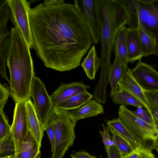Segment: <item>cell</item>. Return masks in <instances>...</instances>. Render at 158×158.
Instances as JSON below:
<instances>
[{
	"label": "cell",
	"instance_id": "1",
	"mask_svg": "<svg viewBox=\"0 0 158 158\" xmlns=\"http://www.w3.org/2000/svg\"><path fill=\"white\" fill-rule=\"evenodd\" d=\"M29 20L32 48L45 66L64 72L80 65L93 43L74 4L45 6L40 4L31 8Z\"/></svg>",
	"mask_w": 158,
	"mask_h": 158
},
{
	"label": "cell",
	"instance_id": "2",
	"mask_svg": "<svg viewBox=\"0 0 158 158\" xmlns=\"http://www.w3.org/2000/svg\"><path fill=\"white\" fill-rule=\"evenodd\" d=\"M6 61L10 75V95L15 103L30 99L31 89L35 75L30 48L19 30L12 27Z\"/></svg>",
	"mask_w": 158,
	"mask_h": 158
},
{
	"label": "cell",
	"instance_id": "3",
	"mask_svg": "<svg viewBox=\"0 0 158 158\" xmlns=\"http://www.w3.org/2000/svg\"><path fill=\"white\" fill-rule=\"evenodd\" d=\"M97 2L101 24V71L98 84L104 87L108 84L111 53L115 34L120 27L127 24L128 18L124 9L117 0H97Z\"/></svg>",
	"mask_w": 158,
	"mask_h": 158
},
{
	"label": "cell",
	"instance_id": "4",
	"mask_svg": "<svg viewBox=\"0 0 158 158\" xmlns=\"http://www.w3.org/2000/svg\"><path fill=\"white\" fill-rule=\"evenodd\" d=\"M69 112V110L54 106L48 118L52 124L54 134L53 158H63L75 139L74 129L76 124L71 119Z\"/></svg>",
	"mask_w": 158,
	"mask_h": 158
},
{
	"label": "cell",
	"instance_id": "5",
	"mask_svg": "<svg viewBox=\"0 0 158 158\" xmlns=\"http://www.w3.org/2000/svg\"><path fill=\"white\" fill-rule=\"evenodd\" d=\"M118 118L132 133L140 146L152 151L158 146V128L134 114L126 107L119 106Z\"/></svg>",
	"mask_w": 158,
	"mask_h": 158
},
{
	"label": "cell",
	"instance_id": "6",
	"mask_svg": "<svg viewBox=\"0 0 158 158\" xmlns=\"http://www.w3.org/2000/svg\"><path fill=\"white\" fill-rule=\"evenodd\" d=\"M11 12V20L29 47L32 48V35L29 20L30 2L26 0H6Z\"/></svg>",
	"mask_w": 158,
	"mask_h": 158
},
{
	"label": "cell",
	"instance_id": "7",
	"mask_svg": "<svg viewBox=\"0 0 158 158\" xmlns=\"http://www.w3.org/2000/svg\"><path fill=\"white\" fill-rule=\"evenodd\" d=\"M139 27L151 37L156 45L155 55H158V0L144 3L138 0Z\"/></svg>",
	"mask_w": 158,
	"mask_h": 158
},
{
	"label": "cell",
	"instance_id": "8",
	"mask_svg": "<svg viewBox=\"0 0 158 158\" xmlns=\"http://www.w3.org/2000/svg\"><path fill=\"white\" fill-rule=\"evenodd\" d=\"M74 2L90 31L93 43L97 44L99 41L101 24L97 0H74Z\"/></svg>",
	"mask_w": 158,
	"mask_h": 158
},
{
	"label": "cell",
	"instance_id": "9",
	"mask_svg": "<svg viewBox=\"0 0 158 158\" xmlns=\"http://www.w3.org/2000/svg\"><path fill=\"white\" fill-rule=\"evenodd\" d=\"M30 95L33 99L34 107L39 120L44 126L54 106L45 85L39 78L35 76L32 82Z\"/></svg>",
	"mask_w": 158,
	"mask_h": 158
},
{
	"label": "cell",
	"instance_id": "10",
	"mask_svg": "<svg viewBox=\"0 0 158 158\" xmlns=\"http://www.w3.org/2000/svg\"><path fill=\"white\" fill-rule=\"evenodd\" d=\"M29 131L26 106L25 102L15 103L11 133L14 140L17 154Z\"/></svg>",
	"mask_w": 158,
	"mask_h": 158
},
{
	"label": "cell",
	"instance_id": "11",
	"mask_svg": "<svg viewBox=\"0 0 158 158\" xmlns=\"http://www.w3.org/2000/svg\"><path fill=\"white\" fill-rule=\"evenodd\" d=\"M131 72L144 91L158 92V72L150 65L140 61Z\"/></svg>",
	"mask_w": 158,
	"mask_h": 158
},
{
	"label": "cell",
	"instance_id": "12",
	"mask_svg": "<svg viewBox=\"0 0 158 158\" xmlns=\"http://www.w3.org/2000/svg\"><path fill=\"white\" fill-rule=\"evenodd\" d=\"M118 88V90H125L135 97L143 104L146 110L153 118L152 110V106L144 91L135 79L129 68L126 73L119 81Z\"/></svg>",
	"mask_w": 158,
	"mask_h": 158
},
{
	"label": "cell",
	"instance_id": "13",
	"mask_svg": "<svg viewBox=\"0 0 158 158\" xmlns=\"http://www.w3.org/2000/svg\"><path fill=\"white\" fill-rule=\"evenodd\" d=\"M90 86L83 82L62 83L50 96L54 106L81 92L87 91Z\"/></svg>",
	"mask_w": 158,
	"mask_h": 158
},
{
	"label": "cell",
	"instance_id": "14",
	"mask_svg": "<svg viewBox=\"0 0 158 158\" xmlns=\"http://www.w3.org/2000/svg\"><path fill=\"white\" fill-rule=\"evenodd\" d=\"M25 103L29 130L41 148L45 131L44 126L40 120L31 99H29Z\"/></svg>",
	"mask_w": 158,
	"mask_h": 158
},
{
	"label": "cell",
	"instance_id": "15",
	"mask_svg": "<svg viewBox=\"0 0 158 158\" xmlns=\"http://www.w3.org/2000/svg\"><path fill=\"white\" fill-rule=\"evenodd\" d=\"M104 113L103 106L95 100H91L79 108L69 111L70 118L76 124L79 120L96 116Z\"/></svg>",
	"mask_w": 158,
	"mask_h": 158
},
{
	"label": "cell",
	"instance_id": "16",
	"mask_svg": "<svg viewBox=\"0 0 158 158\" xmlns=\"http://www.w3.org/2000/svg\"><path fill=\"white\" fill-rule=\"evenodd\" d=\"M128 68L124 65L118 56H115L113 63L111 64L108 77V83L111 86L110 95L112 98L118 91L119 81L126 73Z\"/></svg>",
	"mask_w": 158,
	"mask_h": 158
},
{
	"label": "cell",
	"instance_id": "17",
	"mask_svg": "<svg viewBox=\"0 0 158 158\" xmlns=\"http://www.w3.org/2000/svg\"><path fill=\"white\" fill-rule=\"evenodd\" d=\"M128 62L132 63L140 61L143 57L137 30H130L127 28L126 34Z\"/></svg>",
	"mask_w": 158,
	"mask_h": 158
},
{
	"label": "cell",
	"instance_id": "18",
	"mask_svg": "<svg viewBox=\"0 0 158 158\" xmlns=\"http://www.w3.org/2000/svg\"><path fill=\"white\" fill-rule=\"evenodd\" d=\"M127 28L126 26L120 27L117 31L113 44L112 51L119 58L122 63L127 66L128 58L126 34Z\"/></svg>",
	"mask_w": 158,
	"mask_h": 158
},
{
	"label": "cell",
	"instance_id": "19",
	"mask_svg": "<svg viewBox=\"0 0 158 158\" xmlns=\"http://www.w3.org/2000/svg\"><path fill=\"white\" fill-rule=\"evenodd\" d=\"M40 148L29 130L15 158H35L40 154Z\"/></svg>",
	"mask_w": 158,
	"mask_h": 158
},
{
	"label": "cell",
	"instance_id": "20",
	"mask_svg": "<svg viewBox=\"0 0 158 158\" xmlns=\"http://www.w3.org/2000/svg\"><path fill=\"white\" fill-rule=\"evenodd\" d=\"M81 65L87 77L91 80H95L96 72L101 66V62L94 45L90 48Z\"/></svg>",
	"mask_w": 158,
	"mask_h": 158
},
{
	"label": "cell",
	"instance_id": "21",
	"mask_svg": "<svg viewBox=\"0 0 158 158\" xmlns=\"http://www.w3.org/2000/svg\"><path fill=\"white\" fill-rule=\"evenodd\" d=\"M127 15V28L130 30H137L139 27V4L138 0H117Z\"/></svg>",
	"mask_w": 158,
	"mask_h": 158
},
{
	"label": "cell",
	"instance_id": "22",
	"mask_svg": "<svg viewBox=\"0 0 158 158\" xmlns=\"http://www.w3.org/2000/svg\"><path fill=\"white\" fill-rule=\"evenodd\" d=\"M93 98V94L87 90L58 103L55 106L64 110H72L79 108Z\"/></svg>",
	"mask_w": 158,
	"mask_h": 158
},
{
	"label": "cell",
	"instance_id": "23",
	"mask_svg": "<svg viewBox=\"0 0 158 158\" xmlns=\"http://www.w3.org/2000/svg\"><path fill=\"white\" fill-rule=\"evenodd\" d=\"M114 142V146L123 157L133 152L136 148L127 139L121 135L111 127L108 126Z\"/></svg>",
	"mask_w": 158,
	"mask_h": 158
},
{
	"label": "cell",
	"instance_id": "24",
	"mask_svg": "<svg viewBox=\"0 0 158 158\" xmlns=\"http://www.w3.org/2000/svg\"><path fill=\"white\" fill-rule=\"evenodd\" d=\"M106 124L129 140L136 148L141 147L135 138L118 118L105 119Z\"/></svg>",
	"mask_w": 158,
	"mask_h": 158
},
{
	"label": "cell",
	"instance_id": "25",
	"mask_svg": "<svg viewBox=\"0 0 158 158\" xmlns=\"http://www.w3.org/2000/svg\"><path fill=\"white\" fill-rule=\"evenodd\" d=\"M112 98V102L115 105L120 104L125 107L131 105L135 107H144L143 104L129 92L118 90Z\"/></svg>",
	"mask_w": 158,
	"mask_h": 158
},
{
	"label": "cell",
	"instance_id": "26",
	"mask_svg": "<svg viewBox=\"0 0 158 158\" xmlns=\"http://www.w3.org/2000/svg\"><path fill=\"white\" fill-rule=\"evenodd\" d=\"M10 44V38H0V75L9 83L10 80L6 73V64L8 56Z\"/></svg>",
	"mask_w": 158,
	"mask_h": 158
},
{
	"label": "cell",
	"instance_id": "27",
	"mask_svg": "<svg viewBox=\"0 0 158 158\" xmlns=\"http://www.w3.org/2000/svg\"><path fill=\"white\" fill-rule=\"evenodd\" d=\"M10 8L6 0H1L0 4V38H4L9 35L7 28V23L10 18Z\"/></svg>",
	"mask_w": 158,
	"mask_h": 158
},
{
	"label": "cell",
	"instance_id": "28",
	"mask_svg": "<svg viewBox=\"0 0 158 158\" xmlns=\"http://www.w3.org/2000/svg\"><path fill=\"white\" fill-rule=\"evenodd\" d=\"M140 44L143 56L154 55L156 45L153 40L139 27L138 29Z\"/></svg>",
	"mask_w": 158,
	"mask_h": 158
},
{
	"label": "cell",
	"instance_id": "29",
	"mask_svg": "<svg viewBox=\"0 0 158 158\" xmlns=\"http://www.w3.org/2000/svg\"><path fill=\"white\" fill-rule=\"evenodd\" d=\"M15 152V146L11 134L0 139V153L4 156L14 155Z\"/></svg>",
	"mask_w": 158,
	"mask_h": 158
},
{
	"label": "cell",
	"instance_id": "30",
	"mask_svg": "<svg viewBox=\"0 0 158 158\" xmlns=\"http://www.w3.org/2000/svg\"><path fill=\"white\" fill-rule=\"evenodd\" d=\"M11 126L9 124L8 118L3 109L0 110V139L9 135L11 133Z\"/></svg>",
	"mask_w": 158,
	"mask_h": 158
},
{
	"label": "cell",
	"instance_id": "31",
	"mask_svg": "<svg viewBox=\"0 0 158 158\" xmlns=\"http://www.w3.org/2000/svg\"><path fill=\"white\" fill-rule=\"evenodd\" d=\"M123 158H155L151 151L140 147L136 148L132 153Z\"/></svg>",
	"mask_w": 158,
	"mask_h": 158
},
{
	"label": "cell",
	"instance_id": "32",
	"mask_svg": "<svg viewBox=\"0 0 158 158\" xmlns=\"http://www.w3.org/2000/svg\"><path fill=\"white\" fill-rule=\"evenodd\" d=\"M102 125L103 128V131L99 130V132L102 136V141L105 147L107 155L109 154L110 148L114 146L112 137L109 133L108 127L102 123Z\"/></svg>",
	"mask_w": 158,
	"mask_h": 158
},
{
	"label": "cell",
	"instance_id": "33",
	"mask_svg": "<svg viewBox=\"0 0 158 158\" xmlns=\"http://www.w3.org/2000/svg\"><path fill=\"white\" fill-rule=\"evenodd\" d=\"M136 108L135 110L132 111L134 114L147 123L156 126L154 118L147 110H145L142 107Z\"/></svg>",
	"mask_w": 158,
	"mask_h": 158
},
{
	"label": "cell",
	"instance_id": "34",
	"mask_svg": "<svg viewBox=\"0 0 158 158\" xmlns=\"http://www.w3.org/2000/svg\"><path fill=\"white\" fill-rule=\"evenodd\" d=\"M10 95L9 88L6 84H0V110L3 109Z\"/></svg>",
	"mask_w": 158,
	"mask_h": 158
},
{
	"label": "cell",
	"instance_id": "35",
	"mask_svg": "<svg viewBox=\"0 0 158 158\" xmlns=\"http://www.w3.org/2000/svg\"><path fill=\"white\" fill-rule=\"evenodd\" d=\"M44 130L47 132L51 145V152H53L55 147V136L52 124L49 120L47 119L44 125Z\"/></svg>",
	"mask_w": 158,
	"mask_h": 158
},
{
	"label": "cell",
	"instance_id": "36",
	"mask_svg": "<svg viewBox=\"0 0 158 158\" xmlns=\"http://www.w3.org/2000/svg\"><path fill=\"white\" fill-rule=\"evenodd\" d=\"M152 106L158 110V92L144 91Z\"/></svg>",
	"mask_w": 158,
	"mask_h": 158
},
{
	"label": "cell",
	"instance_id": "37",
	"mask_svg": "<svg viewBox=\"0 0 158 158\" xmlns=\"http://www.w3.org/2000/svg\"><path fill=\"white\" fill-rule=\"evenodd\" d=\"M107 158H123V157L114 146L110 148Z\"/></svg>",
	"mask_w": 158,
	"mask_h": 158
},
{
	"label": "cell",
	"instance_id": "38",
	"mask_svg": "<svg viewBox=\"0 0 158 158\" xmlns=\"http://www.w3.org/2000/svg\"><path fill=\"white\" fill-rule=\"evenodd\" d=\"M73 155L76 158H97L84 151H78Z\"/></svg>",
	"mask_w": 158,
	"mask_h": 158
},
{
	"label": "cell",
	"instance_id": "39",
	"mask_svg": "<svg viewBox=\"0 0 158 158\" xmlns=\"http://www.w3.org/2000/svg\"><path fill=\"white\" fill-rule=\"evenodd\" d=\"M64 0H45L43 4L45 6H54L64 3Z\"/></svg>",
	"mask_w": 158,
	"mask_h": 158
},
{
	"label": "cell",
	"instance_id": "40",
	"mask_svg": "<svg viewBox=\"0 0 158 158\" xmlns=\"http://www.w3.org/2000/svg\"><path fill=\"white\" fill-rule=\"evenodd\" d=\"M152 110L155 122H158V110L152 106Z\"/></svg>",
	"mask_w": 158,
	"mask_h": 158
},
{
	"label": "cell",
	"instance_id": "41",
	"mask_svg": "<svg viewBox=\"0 0 158 158\" xmlns=\"http://www.w3.org/2000/svg\"><path fill=\"white\" fill-rule=\"evenodd\" d=\"M0 158H15L14 155H10L8 156H3L2 157H1Z\"/></svg>",
	"mask_w": 158,
	"mask_h": 158
},
{
	"label": "cell",
	"instance_id": "42",
	"mask_svg": "<svg viewBox=\"0 0 158 158\" xmlns=\"http://www.w3.org/2000/svg\"><path fill=\"white\" fill-rule=\"evenodd\" d=\"M70 156L72 158H76L75 157H74L73 154H71L70 155Z\"/></svg>",
	"mask_w": 158,
	"mask_h": 158
},
{
	"label": "cell",
	"instance_id": "43",
	"mask_svg": "<svg viewBox=\"0 0 158 158\" xmlns=\"http://www.w3.org/2000/svg\"><path fill=\"white\" fill-rule=\"evenodd\" d=\"M35 158H41L40 154L39 156H38L37 157H36Z\"/></svg>",
	"mask_w": 158,
	"mask_h": 158
},
{
	"label": "cell",
	"instance_id": "44",
	"mask_svg": "<svg viewBox=\"0 0 158 158\" xmlns=\"http://www.w3.org/2000/svg\"><path fill=\"white\" fill-rule=\"evenodd\" d=\"M156 123V126L158 128V122H155Z\"/></svg>",
	"mask_w": 158,
	"mask_h": 158
},
{
	"label": "cell",
	"instance_id": "45",
	"mask_svg": "<svg viewBox=\"0 0 158 158\" xmlns=\"http://www.w3.org/2000/svg\"><path fill=\"white\" fill-rule=\"evenodd\" d=\"M156 152L158 153V146L156 148Z\"/></svg>",
	"mask_w": 158,
	"mask_h": 158
},
{
	"label": "cell",
	"instance_id": "46",
	"mask_svg": "<svg viewBox=\"0 0 158 158\" xmlns=\"http://www.w3.org/2000/svg\"><path fill=\"white\" fill-rule=\"evenodd\" d=\"M50 158H53V156L52 154V155H51V157H50Z\"/></svg>",
	"mask_w": 158,
	"mask_h": 158
}]
</instances>
